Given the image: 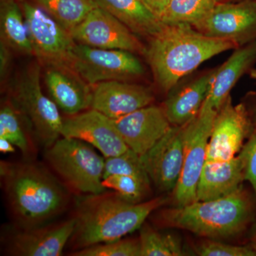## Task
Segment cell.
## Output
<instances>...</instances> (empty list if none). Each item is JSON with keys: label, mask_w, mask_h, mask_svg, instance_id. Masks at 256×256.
Segmentation results:
<instances>
[{"label": "cell", "mask_w": 256, "mask_h": 256, "mask_svg": "<svg viewBox=\"0 0 256 256\" xmlns=\"http://www.w3.org/2000/svg\"><path fill=\"white\" fill-rule=\"evenodd\" d=\"M102 184L106 190H114L126 201L138 204L144 198L150 184L136 176L114 174L102 178Z\"/></svg>", "instance_id": "29"}, {"label": "cell", "mask_w": 256, "mask_h": 256, "mask_svg": "<svg viewBox=\"0 0 256 256\" xmlns=\"http://www.w3.org/2000/svg\"><path fill=\"white\" fill-rule=\"evenodd\" d=\"M72 68L90 86L109 80L128 82L144 74L142 62L132 52L79 44L74 46Z\"/></svg>", "instance_id": "7"}, {"label": "cell", "mask_w": 256, "mask_h": 256, "mask_svg": "<svg viewBox=\"0 0 256 256\" xmlns=\"http://www.w3.org/2000/svg\"><path fill=\"white\" fill-rule=\"evenodd\" d=\"M216 69L203 74L166 98L163 108L172 126H184L198 116L210 92Z\"/></svg>", "instance_id": "21"}, {"label": "cell", "mask_w": 256, "mask_h": 256, "mask_svg": "<svg viewBox=\"0 0 256 256\" xmlns=\"http://www.w3.org/2000/svg\"><path fill=\"white\" fill-rule=\"evenodd\" d=\"M22 11L28 35L38 63L45 67L72 68L74 46L70 32L38 5L24 0Z\"/></svg>", "instance_id": "8"}, {"label": "cell", "mask_w": 256, "mask_h": 256, "mask_svg": "<svg viewBox=\"0 0 256 256\" xmlns=\"http://www.w3.org/2000/svg\"><path fill=\"white\" fill-rule=\"evenodd\" d=\"M18 1H24V0H18Z\"/></svg>", "instance_id": "39"}, {"label": "cell", "mask_w": 256, "mask_h": 256, "mask_svg": "<svg viewBox=\"0 0 256 256\" xmlns=\"http://www.w3.org/2000/svg\"><path fill=\"white\" fill-rule=\"evenodd\" d=\"M0 138L10 141L28 160L36 154V138L8 100L2 104L0 109Z\"/></svg>", "instance_id": "24"}, {"label": "cell", "mask_w": 256, "mask_h": 256, "mask_svg": "<svg viewBox=\"0 0 256 256\" xmlns=\"http://www.w3.org/2000/svg\"><path fill=\"white\" fill-rule=\"evenodd\" d=\"M98 6L117 18L137 36L158 34L162 24L141 0H96Z\"/></svg>", "instance_id": "22"}, {"label": "cell", "mask_w": 256, "mask_h": 256, "mask_svg": "<svg viewBox=\"0 0 256 256\" xmlns=\"http://www.w3.org/2000/svg\"><path fill=\"white\" fill-rule=\"evenodd\" d=\"M166 202L164 197H158L133 204L116 192L88 195L78 202L75 229L69 242L79 250L119 240L140 228L146 218Z\"/></svg>", "instance_id": "3"}, {"label": "cell", "mask_w": 256, "mask_h": 256, "mask_svg": "<svg viewBox=\"0 0 256 256\" xmlns=\"http://www.w3.org/2000/svg\"><path fill=\"white\" fill-rule=\"evenodd\" d=\"M237 48L233 42L207 36L192 25L178 24L164 25L151 37L144 56L158 85L170 92L204 62Z\"/></svg>", "instance_id": "2"}, {"label": "cell", "mask_w": 256, "mask_h": 256, "mask_svg": "<svg viewBox=\"0 0 256 256\" xmlns=\"http://www.w3.org/2000/svg\"><path fill=\"white\" fill-rule=\"evenodd\" d=\"M196 252L201 256H256V248L254 245H230L208 238L197 246Z\"/></svg>", "instance_id": "31"}, {"label": "cell", "mask_w": 256, "mask_h": 256, "mask_svg": "<svg viewBox=\"0 0 256 256\" xmlns=\"http://www.w3.org/2000/svg\"><path fill=\"white\" fill-rule=\"evenodd\" d=\"M60 136L88 143L105 158L120 156L130 149L114 120L92 108L63 118Z\"/></svg>", "instance_id": "13"}, {"label": "cell", "mask_w": 256, "mask_h": 256, "mask_svg": "<svg viewBox=\"0 0 256 256\" xmlns=\"http://www.w3.org/2000/svg\"><path fill=\"white\" fill-rule=\"evenodd\" d=\"M216 112L203 104L198 116L185 124L182 171L173 191L178 206L196 201L197 184L206 162L207 146Z\"/></svg>", "instance_id": "9"}, {"label": "cell", "mask_w": 256, "mask_h": 256, "mask_svg": "<svg viewBox=\"0 0 256 256\" xmlns=\"http://www.w3.org/2000/svg\"><path fill=\"white\" fill-rule=\"evenodd\" d=\"M72 256H140V242L132 239H119L79 249Z\"/></svg>", "instance_id": "30"}, {"label": "cell", "mask_w": 256, "mask_h": 256, "mask_svg": "<svg viewBox=\"0 0 256 256\" xmlns=\"http://www.w3.org/2000/svg\"><path fill=\"white\" fill-rule=\"evenodd\" d=\"M10 50L12 48L4 42H0V78L2 82L6 78L11 65L12 56Z\"/></svg>", "instance_id": "33"}, {"label": "cell", "mask_w": 256, "mask_h": 256, "mask_svg": "<svg viewBox=\"0 0 256 256\" xmlns=\"http://www.w3.org/2000/svg\"><path fill=\"white\" fill-rule=\"evenodd\" d=\"M252 128L245 105H234L229 95L216 114L207 146L206 161H227L236 156Z\"/></svg>", "instance_id": "11"}, {"label": "cell", "mask_w": 256, "mask_h": 256, "mask_svg": "<svg viewBox=\"0 0 256 256\" xmlns=\"http://www.w3.org/2000/svg\"><path fill=\"white\" fill-rule=\"evenodd\" d=\"M185 124L172 126L151 149L140 156L150 178L161 191H174L182 171Z\"/></svg>", "instance_id": "15"}, {"label": "cell", "mask_w": 256, "mask_h": 256, "mask_svg": "<svg viewBox=\"0 0 256 256\" xmlns=\"http://www.w3.org/2000/svg\"><path fill=\"white\" fill-rule=\"evenodd\" d=\"M90 108L117 119L151 105L154 95L150 88L124 80H109L92 86Z\"/></svg>", "instance_id": "17"}, {"label": "cell", "mask_w": 256, "mask_h": 256, "mask_svg": "<svg viewBox=\"0 0 256 256\" xmlns=\"http://www.w3.org/2000/svg\"><path fill=\"white\" fill-rule=\"evenodd\" d=\"M75 226L74 217L53 225L44 224L31 228L16 226L5 236V249L10 256H62Z\"/></svg>", "instance_id": "14"}, {"label": "cell", "mask_w": 256, "mask_h": 256, "mask_svg": "<svg viewBox=\"0 0 256 256\" xmlns=\"http://www.w3.org/2000/svg\"><path fill=\"white\" fill-rule=\"evenodd\" d=\"M194 28L207 36L244 46L256 40V0L216 4Z\"/></svg>", "instance_id": "12"}, {"label": "cell", "mask_w": 256, "mask_h": 256, "mask_svg": "<svg viewBox=\"0 0 256 256\" xmlns=\"http://www.w3.org/2000/svg\"><path fill=\"white\" fill-rule=\"evenodd\" d=\"M214 0H171L160 16L163 25L186 24L194 26L210 14Z\"/></svg>", "instance_id": "26"}, {"label": "cell", "mask_w": 256, "mask_h": 256, "mask_svg": "<svg viewBox=\"0 0 256 256\" xmlns=\"http://www.w3.org/2000/svg\"><path fill=\"white\" fill-rule=\"evenodd\" d=\"M140 256H181L184 255L181 242L170 234L156 232L143 224L140 232Z\"/></svg>", "instance_id": "27"}, {"label": "cell", "mask_w": 256, "mask_h": 256, "mask_svg": "<svg viewBox=\"0 0 256 256\" xmlns=\"http://www.w3.org/2000/svg\"><path fill=\"white\" fill-rule=\"evenodd\" d=\"M112 120L124 143L139 156L151 149L172 126L163 106H146Z\"/></svg>", "instance_id": "16"}, {"label": "cell", "mask_w": 256, "mask_h": 256, "mask_svg": "<svg viewBox=\"0 0 256 256\" xmlns=\"http://www.w3.org/2000/svg\"><path fill=\"white\" fill-rule=\"evenodd\" d=\"M244 166V176L252 186L256 197V119L247 142L239 153Z\"/></svg>", "instance_id": "32"}, {"label": "cell", "mask_w": 256, "mask_h": 256, "mask_svg": "<svg viewBox=\"0 0 256 256\" xmlns=\"http://www.w3.org/2000/svg\"><path fill=\"white\" fill-rule=\"evenodd\" d=\"M8 100L31 130L44 149L60 136L63 118L60 109L42 92L41 64H32L24 70L8 90Z\"/></svg>", "instance_id": "5"}, {"label": "cell", "mask_w": 256, "mask_h": 256, "mask_svg": "<svg viewBox=\"0 0 256 256\" xmlns=\"http://www.w3.org/2000/svg\"><path fill=\"white\" fill-rule=\"evenodd\" d=\"M0 178L16 226L44 225L68 205V194L64 184L46 168L30 160L2 161Z\"/></svg>", "instance_id": "1"}, {"label": "cell", "mask_w": 256, "mask_h": 256, "mask_svg": "<svg viewBox=\"0 0 256 256\" xmlns=\"http://www.w3.org/2000/svg\"><path fill=\"white\" fill-rule=\"evenodd\" d=\"M244 180V163L239 154L227 161H206L197 184L196 201L228 196L242 188Z\"/></svg>", "instance_id": "19"}, {"label": "cell", "mask_w": 256, "mask_h": 256, "mask_svg": "<svg viewBox=\"0 0 256 256\" xmlns=\"http://www.w3.org/2000/svg\"><path fill=\"white\" fill-rule=\"evenodd\" d=\"M0 33L1 41L12 50L24 54H33L23 11L16 0H1Z\"/></svg>", "instance_id": "23"}, {"label": "cell", "mask_w": 256, "mask_h": 256, "mask_svg": "<svg viewBox=\"0 0 256 256\" xmlns=\"http://www.w3.org/2000/svg\"><path fill=\"white\" fill-rule=\"evenodd\" d=\"M252 216V200L242 188L224 198L195 201L163 210L160 220L166 226L184 229L207 238L220 239L242 233Z\"/></svg>", "instance_id": "4"}, {"label": "cell", "mask_w": 256, "mask_h": 256, "mask_svg": "<svg viewBox=\"0 0 256 256\" xmlns=\"http://www.w3.org/2000/svg\"><path fill=\"white\" fill-rule=\"evenodd\" d=\"M256 62V40L236 48L228 60L216 69L210 92L204 104L218 110L240 77Z\"/></svg>", "instance_id": "20"}, {"label": "cell", "mask_w": 256, "mask_h": 256, "mask_svg": "<svg viewBox=\"0 0 256 256\" xmlns=\"http://www.w3.org/2000/svg\"><path fill=\"white\" fill-rule=\"evenodd\" d=\"M36 4L70 32L98 6L96 0H34Z\"/></svg>", "instance_id": "25"}, {"label": "cell", "mask_w": 256, "mask_h": 256, "mask_svg": "<svg viewBox=\"0 0 256 256\" xmlns=\"http://www.w3.org/2000/svg\"><path fill=\"white\" fill-rule=\"evenodd\" d=\"M216 4L218 3L230 2V0H214Z\"/></svg>", "instance_id": "37"}, {"label": "cell", "mask_w": 256, "mask_h": 256, "mask_svg": "<svg viewBox=\"0 0 256 256\" xmlns=\"http://www.w3.org/2000/svg\"><path fill=\"white\" fill-rule=\"evenodd\" d=\"M254 246L256 248V232L255 234V236H254Z\"/></svg>", "instance_id": "38"}, {"label": "cell", "mask_w": 256, "mask_h": 256, "mask_svg": "<svg viewBox=\"0 0 256 256\" xmlns=\"http://www.w3.org/2000/svg\"><path fill=\"white\" fill-rule=\"evenodd\" d=\"M44 80L50 98L68 116L92 107V89L90 84L70 67H46Z\"/></svg>", "instance_id": "18"}, {"label": "cell", "mask_w": 256, "mask_h": 256, "mask_svg": "<svg viewBox=\"0 0 256 256\" xmlns=\"http://www.w3.org/2000/svg\"><path fill=\"white\" fill-rule=\"evenodd\" d=\"M250 77L256 82V68L252 69L250 72Z\"/></svg>", "instance_id": "36"}, {"label": "cell", "mask_w": 256, "mask_h": 256, "mask_svg": "<svg viewBox=\"0 0 256 256\" xmlns=\"http://www.w3.org/2000/svg\"><path fill=\"white\" fill-rule=\"evenodd\" d=\"M141 1L152 14L159 18L171 0H141Z\"/></svg>", "instance_id": "34"}, {"label": "cell", "mask_w": 256, "mask_h": 256, "mask_svg": "<svg viewBox=\"0 0 256 256\" xmlns=\"http://www.w3.org/2000/svg\"><path fill=\"white\" fill-rule=\"evenodd\" d=\"M14 144L8 140L5 139V138H0V151L1 152L4 153V154L14 152Z\"/></svg>", "instance_id": "35"}, {"label": "cell", "mask_w": 256, "mask_h": 256, "mask_svg": "<svg viewBox=\"0 0 256 256\" xmlns=\"http://www.w3.org/2000/svg\"><path fill=\"white\" fill-rule=\"evenodd\" d=\"M76 43L102 50H126L146 55L142 44L124 24L110 13L98 6L70 32Z\"/></svg>", "instance_id": "10"}, {"label": "cell", "mask_w": 256, "mask_h": 256, "mask_svg": "<svg viewBox=\"0 0 256 256\" xmlns=\"http://www.w3.org/2000/svg\"><path fill=\"white\" fill-rule=\"evenodd\" d=\"M114 174L136 176L150 184V178L143 166L140 156L130 149L120 156L105 158L104 178Z\"/></svg>", "instance_id": "28"}, {"label": "cell", "mask_w": 256, "mask_h": 256, "mask_svg": "<svg viewBox=\"0 0 256 256\" xmlns=\"http://www.w3.org/2000/svg\"><path fill=\"white\" fill-rule=\"evenodd\" d=\"M94 146L76 139L62 137L45 149L44 159L67 188L84 194L106 192L102 184L105 159Z\"/></svg>", "instance_id": "6"}]
</instances>
